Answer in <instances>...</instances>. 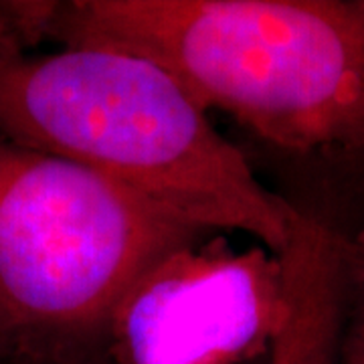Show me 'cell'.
<instances>
[{
    "label": "cell",
    "instance_id": "obj_3",
    "mask_svg": "<svg viewBox=\"0 0 364 364\" xmlns=\"http://www.w3.org/2000/svg\"><path fill=\"white\" fill-rule=\"evenodd\" d=\"M205 233L93 170L0 136V316L11 364H97L126 287Z\"/></svg>",
    "mask_w": 364,
    "mask_h": 364
},
{
    "label": "cell",
    "instance_id": "obj_5",
    "mask_svg": "<svg viewBox=\"0 0 364 364\" xmlns=\"http://www.w3.org/2000/svg\"><path fill=\"white\" fill-rule=\"evenodd\" d=\"M287 304L267 364H336L344 320V263L324 227H301L282 253Z\"/></svg>",
    "mask_w": 364,
    "mask_h": 364
},
{
    "label": "cell",
    "instance_id": "obj_8",
    "mask_svg": "<svg viewBox=\"0 0 364 364\" xmlns=\"http://www.w3.org/2000/svg\"><path fill=\"white\" fill-rule=\"evenodd\" d=\"M0 364H11V346H9V336H6L2 316H0Z\"/></svg>",
    "mask_w": 364,
    "mask_h": 364
},
{
    "label": "cell",
    "instance_id": "obj_2",
    "mask_svg": "<svg viewBox=\"0 0 364 364\" xmlns=\"http://www.w3.org/2000/svg\"><path fill=\"white\" fill-rule=\"evenodd\" d=\"M0 136L81 164L200 229L251 235L275 255L301 219L181 81L140 55H0Z\"/></svg>",
    "mask_w": 364,
    "mask_h": 364
},
{
    "label": "cell",
    "instance_id": "obj_1",
    "mask_svg": "<svg viewBox=\"0 0 364 364\" xmlns=\"http://www.w3.org/2000/svg\"><path fill=\"white\" fill-rule=\"evenodd\" d=\"M53 41L146 57L298 174L364 191V0H61Z\"/></svg>",
    "mask_w": 364,
    "mask_h": 364
},
{
    "label": "cell",
    "instance_id": "obj_7",
    "mask_svg": "<svg viewBox=\"0 0 364 364\" xmlns=\"http://www.w3.org/2000/svg\"><path fill=\"white\" fill-rule=\"evenodd\" d=\"M61 0H0V55L33 53L53 41Z\"/></svg>",
    "mask_w": 364,
    "mask_h": 364
},
{
    "label": "cell",
    "instance_id": "obj_6",
    "mask_svg": "<svg viewBox=\"0 0 364 364\" xmlns=\"http://www.w3.org/2000/svg\"><path fill=\"white\" fill-rule=\"evenodd\" d=\"M344 261V320L336 364H364V227L340 231Z\"/></svg>",
    "mask_w": 364,
    "mask_h": 364
},
{
    "label": "cell",
    "instance_id": "obj_4",
    "mask_svg": "<svg viewBox=\"0 0 364 364\" xmlns=\"http://www.w3.org/2000/svg\"><path fill=\"white\" fill-rule=\"evenodd\" d=\"M287 304L282 255L200 235L164 253L119 296L97 364H255L269 356Z\"/></svg>",
    "mask_w": 364,
    "mask_h": 364
},
{
    "label": "cell",
    "instance_id": "obj_9",
    "mask_svg": "<svg viewBox=\"0 0 364 364\" xmlns=\"http://www.w3.org/2000/svg\"><path fill=\"white\" fill-rule=\"evenodd\" d=\"M255 364H267V358H265V360H261V363H255Z\"/></svg>",
    "mask_w": 364,
    "mask_h": 364
}]
</instances>
